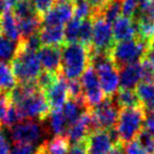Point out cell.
<instances>
[{
  "mask_svg": "<svg viewBox=\"0 0 154 154\" xmlns=\"http://www.w3.org/2000/svg\"><path fill=\"white\" fill-rule=\"evenodd\" d=\"M90 66L89 48L79 42L66 43L61 50L60 72L68 80L79 79Z\"/></svg>",
  "mask_w": 154,
  "mask_h": 154,
  "instance_id": "obj_1",
  "label": "cell"
},
{
  "mask_svg": "<svg viewBox=\"0 0 154 154\" xmlns=\"http://www.w3.org/2000/svg\"><path fill=\"white\" fill-rule=\"evenodd\" d=\"M149 50L150 41L136 36L135 38L115 43L110 52V56L113 63L119 70L129 64L141 62L147 57Z\"/></svg>",
  "mask_w": 154,
  "mask_h": 154,
  "instance_id": "obj_2",
  "label": "cell"
},
{
  "mask_svg": "<svg viewBox=\"0 0 154 154\" xmlns=\"http://www.w3.org/2000/svg\"><path fill=\"white\" fill-rule=\"evenodd\" d=\"M146 116L147 115L143 107L120 109L115 128L117 130L122 145H126L136 139V137L143 129Z\"/></svg>",
  "mask_w": 154,
  "mask_h": 154,
  "instance_id": "obj_3",
  "label": "cell"
},
{
  "mask_svg": "<svg viewBox=\"0 0 154 154\" xmlns=\"http://www.w3.org/2000/svg\"><path fill=\"white\" fill-rule=\"evenodd\" d=\"M11 66L16 79L19 82H36L37 77L42 71L37 52L28 51L20 45L17 54L11 61Z\"/></svg>",
  "mask_w": 154,
  "mask_h": 154,
  "instance_id": "obj_4",
  "label": "cell"
},
{
  "mask_svg": "<svg viewBox=\"0 0 154 154\" xmlns=\"http://www.w3.org/2000/svg\"><path fill=\"white\" fill-rule=\"evenodd\" d=\"M15 106L22 119L45 122L51 112V108L42 90L28 95Z\"/></svg>",
  "mask_w": 154,
  "mask_h": 154,
  "instance_id": "obj_5",
  "label": "cell"
},
{
  "mask_svg": "<svg viewBox=\"0 0 154 154\" xmlns=\"http://www.w3.org/2000/svg\"><path fill=\"white\" fill-rule=\"evenodd\" d=\"M41 122H39V120L22 119V122L14 125L11 129H9L13 143L36 145L45 137L48 131L45 125Z\"/></svg>",
  "mask_w": 154,
  "mask_h": 154,
  "instance_id": "obj_6",
  "label": "cell"
},
{
  "mask_svg": "<svg viewBox=\"0 0 154 154\" xmlns=\"http://www.w3.org/2000/svg\"><path fill=\"white\" fill-rule=\"evenodd\" d=\"M120 108L114 97H106L105 100L91 110L94 131L110 130L117 124Z\"/></svg>",
  "mask_w": 154,
  "mask_h": 154,
  "instance_id": "obj_7",
  "label": "cell"
},
{
  "mask_svg": "<svg viewBox=\"0 0 154 154\" xmlns=\"http://www.w3.org/2000/svg\"><path fill=\"white\" fill-rule=\"evenodd\" d=\"M80 82L82 86V95L85 101L90 110L97 107L99 103L105 100L106 96L99 84L96 71L90 66L80 77Z\"/></svg>",
  "mask_w": 154,
  "mask_h": 154,
  "instance_id": "obj_8",
  "label": "cell"
},
{
  "mask_svg": "<svg viewBox=\"0 0 154 154\" xmlns=\"http://www.w3.org/2000/svg\"><path fill=\"white\" fill-rule=\"evenodd\" d=\"M93 18V35L91 47L92 49L100 52L110 53L112 48L115 45L112 24L106 21L100 16H95Z\"/></svg>",
  "mask_w": 154,
  "mask_h": 154,
  "instance_id": "obj_9",
  "label": "cell"
},
{
  "mask_svg": "<svg viewBox=\"0 0 154 154\" xmlns=\"http://www.w3.org/2000/svg\"><path fill=\"white\" fill-rule=\"evenodd\" d=\"M94 132L91 110L84 114L79 119H77L68 128L66 138L68 139L70 145H77L87 140L88 136Z\"/></svg>",
  "mask_w": 154,
  "mask_h": 154,
  "instance_id": "obj_10",
  "label": "cell"
},
{
  "mask_svg": "<svg viewBox=\"0 0 154 154\" xmlns=\"http://www.w3.org/2000/svg\"><path fill=\"white\" fill-rule=\"evenodd\" d=\"M74 15V7L72 2L56 3L52 10L42 16V26H63Z\"/></svg>",
  "mask_w": 154,
  "mask_h": 154,
  "instance_id": "obj_11",
  "label": "cell"
},
{
  "mask_svg": "<svg viewBox=\"0 0 154 154\" xmlns=\"http://www.w3.org/2000/svg\"><path fill=\"white\" fill-rule=\"evenodd\" d=\"M45 98H47L51 110L61 109L62 106L69 99L68 82L63 76H59L57 82L45 91Z\"/></svg>",
  "mask_w": 154,
  "mask_h": 154,
  "instance_id": "obj_12",
  "label": "cell"
},
{
  "mask_svg": "<svg viewBox=\"0 0 154 154\" xmlns=\"http://www.w3.org/2000/svg\"><path fill=\"white\" fill-rule=\"evenodd\" d=\"M42 70L54 73H60L61 49L55 45H42L37 52Z\"/></svg>",
  "mask_w": 154,
  "mask_h": 154,
  "instance_id": "obj_13",
  "label": "cell"
},
{
  "mask_svg": "<svg viewBox=\"0 0 154 154\" xmlns=\"http://www.w3.org/2000/svg\"><path fill=\"white\" fill-rule=\"evenodd\" d=\"M86 143L89 154H106L114 146L109 131L107 130L92 132L87 138Z\"/></svg>",
  "mask_w": 154,
  "mask_h": 154,
  "instance_id": "obj_14",
  "label": "cell"
},
{
  "mask_svg": "<svg viewBox=\"0 0 154 154\" xmlns=\"http://www.w3.org/2000/svg\"><path fill=\"white\" fill-rule=\"evenodd\" d=\"M113 36L115 41H124L135 38L137 36V30L135 21L132 18L120 16L112 26Z\"/></svg>",
  "mask_w": 154,
  "mask_h": 154,
  "instance_id": "obj_15",
  "label": "cell"
},
{
  "mask_svg": "<svg viewBox=\"0 0 154 154\" xmlns=\"http://www.w3.org/2000/svg\"><path fill=\"white\" fill-rule=\"evenodd\" d=\"M90 111L84 97L80 98H69L61 108V112L68 122L69 127L79 119L86 112Z\"/></svg>",
  "mask_w": 154,
  "mask_h": 154,
  "instance_id": "obj_16",
  "label": "cell"
},
{
  "mask_svg": "<svg viewBox=\"0 0 154 154\" xmlns=\"http://www.w3.org/2000/svg\"><path fill=\"white\" fill-rule=\"evenodd\" d=\"M119 75V88L135 89L139 82H141L140 62L126 66L118 70Z\"/></svg>",
  "mask_w": 154,
  "mask_h": 154,
  "instance_id": "obj_17",
  "label": "cell"
},
{
  "mask_svg": "<svg viewBox=\"0 0 154 154\" xmlns=\"http://www.w3.org/2000/svg\"><path fill=\"white\" fill-rule=\"evenodd\" d=\"M0 33L13 41L21 40L18 19L12 11L0 14Z\"/></svg>",
  "mask_w": 154,
  "mask_h": 154,
  "instance_id": "obj_18",
  "label": "cell"
},
{
  "mask_svg": "<svg viewBox=\"0 0 154 154\" xmlns=\"http://www.w3.org/2000/svg\"><path fill=\"white\" fill-rule=\"evenodd\" d=\"M39 36L43 45L62 47L66 43L63 26H42L39 31Z\"/></svg>",
  "mask_w": 154,
  "mask_h": 154,
  "instance_id": "obj_19",
  "label": "cell"
},
{
  "mask_svg": "<svg viewBox=\"0 0 154 154\" xmlns=\"http://www.w3.org/2000/svg\"><path fill=\"white\" fill-rule=\"evenodd\" d=\"M135 92L146 114L154 112V82H139Z\"/></svg>",
  "mask_w": 154,
  "mask_h": 154,
  "instance_id": "obj_20",
  "label": "cell"
},
{
  "mask_svg": "<svg viewBox=\"0 0 154 154\" xmlns=\"http://www.w3.org/2000/svg\"><path fill=\"white\" fill-rule=\"evenodd\" d=\"M47 120L49 124V131L54 136H66L69 125L62 114L61 109L51 110Z\"/></svg>",
  "mask_w": 154,
  "mask_h": 154,
  "instance_id": "obj_21",
  "label": "cell"
},
{
  "mask_svg": "<svg viewBox=\"0 0 154 154\" xmlns=\"http://www.w3.org/2000/svg\"><path fill=\"white\" fill-rule=\"evenodd\" d=\"M113 97H114V99H115L117 106L120 109L141 107L138 96H137L136 92H135V89L119 88Z\"/></svg>",
  "mask_w": 154,
  "mask_h": 154,
  "instance_id": "obj_22",
  "label": "cell"
},
{
  "mask_svg": "<svg viewBox=\"0 0 154 154\" xmlns=\"http://www.w3.org/2000/svg\"><path fill=\"white\" fill-rule=\"evenodd\" d=\"M17 85L11 64L0 62V92L10 93Z\"/></svg>",
  "mask_w": 154,
  "mask_h": 154,
  "instance_id": "obj_23",
  "label": "cell"
},
{
  "mask_svg": "<svg viewBox=\"0 0 154 154\" xmlns=\"http://www.w3.org/2000/svg\"><path fill=\"white\" fill-rule=\"evenodd\" d=\"M19 50V41H13L0 33V62L11 63Z\"/></svg>",
  "mask_w": 154,
  "mask_h": 154,
  "instance_id": "obj_24",
  "label": "cell"
},
{
  "mask_svg": "<svg viewBox=\"0 0 154 154\" xmlns=\"http://www.w3.org/2000/svg\"><path fill=\"white\" fill-rule=\"evenodd\" d=\"M19 24L20 35L22 38H26L30 35H33L35 33L39 32L42 26V17L39 15L34 16V17L26 18V19L18 20Z\"/></svg>",
  "mask_w": 154,
  "mask_h": 154,
  "instance_id": "obj_25",
  "label": "cell"
},
{
  "mask_svg": "<svg viewBox=\"0 0 154 154\" xmlns=\"http://www.w3.org/2000/svg\"><path fill=\"white\" fill-rule=\"evenodd\" d=\"M12 12H13L14 15L16 16V18L18 20L34 17V16L38 15L34 5L31 2V0H19L14 5V8L12 9Z\"/></svg>",
  "mask_w": 154,
  "mask_h": 154,
  "instance_id": "obj_26",
  "label": "cell"
},
{
  "mask_svg": "<svg viewBox=\"0 0 154 154\" xmlns=\"http://www.w3.org/2000/svg\"><path fill=\"white\" fill-rule=\"evenodd\" d=\"M93 35V18L84 19L80 24L79 33H78V40L77 42L82 43L86 47H91Z\"/></svg>",
  "mask_w": 154,
  "mask_h": 154,
  "instance_id": "obj_27",
  "label": "cell"
},
{
  "mask_svg": "<svg viewBox=\"0 0 154 154\" xmlns=\"http://www.w3.org/2000/svg\"><path fill=\"white\" fill-rule=\"evenodd\" d=\"M82 21V19H78V18L74 17L66 24V26H64V39H66V43L77 42Z\"/></svg>",
  "mask_w": 154,
  "mask_h": 154,
  "instance_id": "obj_28",
  "label": "cell"
},
{
  "mask_svg": "<svg viewBox=\"0 0 154 154\" xmlns=\"http://www.w3.org/2000/svg\"><path fill=\"white\" fill-rule=\"evenodd\" d=\"M73 7H74V15L78 19H88L92 18L94 15V11L87 2V0H73Z\"/></svg>",
  "mask_w": 154,
  "mask_h": 154,
  "instance_id": "obj_29",
  "label": "cell"
},
{
  "mask_svg": "<svg viewBox=\"0 0 154 154\" xmlns=\"http://www.w3.org/2000/svg\"><path fill=\"white\" fill-rule=\"evenodd\" d=\"M58 78H59V73H54L50 72V71L42 70L40 74H39V76L37 77L36 82L39 88L45 92L57 82Z\"/></svg>",
  "mask_w": 154,
  "mask_h": 154,
  "instance_id": "obj_30",
  "label": "cell"
},
{
  "mask_svg": "<svg viewBox=\"0 0 154 154\" xmlns=\"http://www.w3.org/2000/svg\"><path fill=\"white\" fill-rule=\"evenodd\" d=\"M137 141L140 143L143 149L147 154H154V135L143 129L141 132L136 137Z\"/></svg>",
  "mask_w": 154,
  "mask_h": 154,
  "instance_id": "obj_31",
  "label": "cell"
},
{
  "mask_svg": "<svg viewBox=\"0 0 154 154\" xmlns=\"http://www.w3.org/2000/svg\"><path fill=\"white\" fill-rule=\"evenodd\" d=\"M141 66V82H154V66L147 59L140 62Z\"/></svg>",
  "mask_w": 154,
  "mask_h": 154,
  "instance_id": "obj_32",
  "label": "cell"
},
{
  "mask_svg": "<svg viewBox=\"0 0 154 154\" xmlns=\"http://www.w3.org/2000/svg\"><path fill=\"white\" fill-rule=\"evenodd\" d=\"M31 2L34 5L37 14L42 17L50 10L53 9L56 5V0H31Z\"/></svg>",
  "mask_w": 154,
  "mask_h": 154,
  "instance_id": "obj_33",
  "label": "cell"
},
{
  "mask_svg": "<svg viewBox=\"0 0 154 154\" xmlns=\"http://www.w3.org/2000/svg\"><path fill=\"white\" fill-rule=\"evenodd\" d=\"M66 82H68L69 98H80V97H84V95H82V86L79 79H66Z\"/></svg>",
  "mask_w": 154,
  "mask_h": 154,
  "instance_id": "obj_34",
  "label": "cell"
},
{
  "mask_svg": "<svg viewBox=\"0 0 154 154\" xmlns=\"http://www.w3.org/2000/svg\"><path fill=\"white\" fill-rule=\"evenodd\" d=\"M37 148L31 143H15L13 149H11V154H35Z\"/></svg>",
  "mask_w": 154,
  "mask_h": 154,
  "instance_id": "obj_35",
  "label": "cell"
},
{
  "mask_svg": "<svg viewBox=\"0 0 154 154\" xmlns=\"http://www.w3.org/2000/svg\"><path fill=\"white\" fill-rule=\"evenodd\" d=\"M0 154H11V146L2 128H0Z\"/></svg>",
  "mask_w": 154,
  "mask_h": 154,
  "instance_id": "obj_36",
  "label": "cell"
},
{
  "mask_svg": "<svg viewBox=\"0 0 154 154\" xmlns=\"http://www.w3.org/2000/svg\"><path fill=\"white\" fill-rule=\"evenodd\" d=\"M111 1L112 0H87V2L91 5V8H92L93 11H94V15L99 13V12H100L108 3L111 2Z\"/></svg>",
  "mask_w": 154,
  "mask_h": 154,
  "instance_id": "obj_37",
  "label": "cell"
},
{
  "mask_svg": "<svg viewBox=\"0 0 154 154\" xmlns=\"http://www.w3.org/2000/svg\"><path fill=\"white\" fill-rule=\"evenodd\" d=\"M88 147H87L86 141L77 145H73L71 148H69L66 154H88Z\"/></svg>",
  "mask_w": 154,
  "mask_h": 154,
  "instance_id": "obj_38",
  "label": "cell"
},
{
  "mask_svg": "<svg viewBox=\"0 0 154 154\" xmlns=\"http://www.w3.org/2000/svg\"><path fill=\"white\" fill-rule=\"evenodd\" d=\"M19 0H0V14L5 13L8 11H12L14 5L18 2Z\"/></svg>",
  "mask_w": 154,
  "mask_h": 154,
  "instance_id": "obj_39",
  "label": "cell"
},
{
  "mask_svg": "<svg viewBox=\"0 0 154 154\" xmlns=\"http://www.w3.org/2000/svg\"><path fill=\"white\" fill-rule=\"evenodd\" d=\"M106 154H125L124 151V146L122 143H118V145H114L109 151Z\"/></svg>",
  "mask_w": 154,
  "mask_h": 154,
  "instance_id": "obj_40",
  "label": "cell"
},
{
  "mask_svg": "<svg viewBox=\"0 0 154 154\" xmlns=\"http://www.w3.org/2000/svg\"><path fill=\"white\" fill-rule=\"evenodd\" d=\"M150 49H151V50H154V37L152 38L151 42H150Z\"/></svg>",
  "mask_w": 154,
  "mask_h": 154,
  "instance_id": "obj_41",
  "label": "cell"
},
{
  "mask_svg": "<svg viewBox=\"0 0 154 154\" xmlns=\"http://www.w3.org/2000/svg\"><path fill=\"white\" fill-rule=\"evenodd\" d=\"M150 5L154 9V0H151V1H150Z\"/></svg>",
  "mask_w": 154,
  "mask_h": 154,
  "instance_id": "obj_42",
  "label": "cell"
},
{
  "mask_svg": "<svg viewBox=\"0 0 154 154\" xmlns=\"http://www.w3.org/2000/svg\"><path fill=\"white\" fill-rule=\"evenodd\" d=\"M0 128H1V127H0Z\"/></svg>",
  "mask_w": 154,
  "mask_h": 154,
  "instance_id": "obj_43",
  "label": "cell"
}]
</instances>
